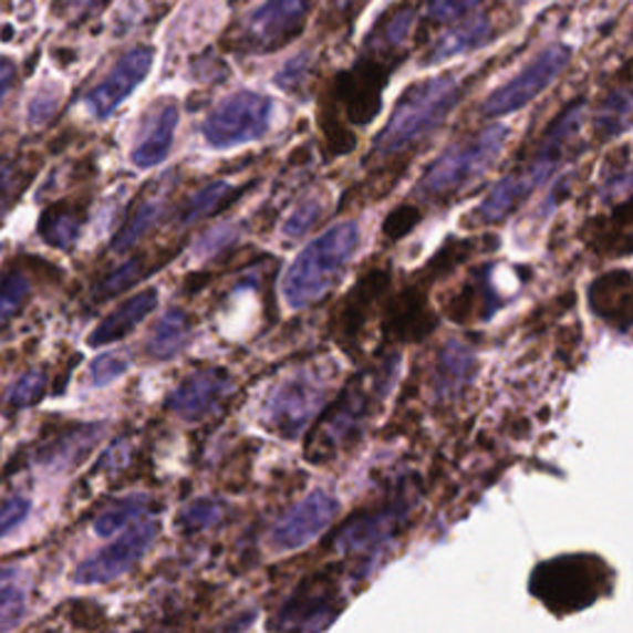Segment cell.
<instances>
[{"label": "cell", "mask_w": 633, "mask_h": 633, "mask_svg": "<svg viewBox=\"0 0 633 633\" xmlns=\"http://www.w3.org/2000/svg\"><path fill=\"white\" fill-rule=\"evenodd\" d=\"M463 97V84L456 75H436L414 82L401 94L386 126L374 139L369 164H386L414 149L428 134L448 120Z\"/></svg>", "instance_id": "cell-1"}, {"label": "cell", "mask_w": 633, "mask_h": 633, "mask_svg": "<svg viewBox=\"0 0 633 633\" xmlns=\"http://www.w3.org/2000/svg\"><path fill=\"white\" fill-rule=\"evenodd\" d=\"M582 114H584V102L569 104V107L559 114V120L550 126V132L544 134L540 149L532 156V162L527 164L522 172L500 178V181L490 188V194L480 200V206L475 208L473 214L475 224L480 226L500 224V220L515 214V210L554 174V168L562 164L569 142L574 139L579 124H582Z\"/></svg>", "instance_id": "cell-2"}, {"label": "cell", "mask_w": 633, "mask_h": 633, "mask_svg": "<svg viewBox=\"0 0 633 633\" xmlns=\"http://www.w3.org/2000/svg\"><path fill=\"white\" fill-rule=\"evenodd\" d=\"M396 364L398 356H392L386 364L374 369V372L356 376L340 394V398L324 411L322 418L316 421L312 428L308 448H304L312 463L334 458L336 453L344 450L359 436L364 421L372 414L376 398L388 388V382H392L396 372Z\"/></svg>", "instance_id": "cell-3"}, {"label": "cell", "mask_w": 633, "mask_h": 633, "mask_svg": "<svg viewBox=\"0 0 633 633\" xmlns=\"http://www.w3.org/2000/svg\"><path fill=\"white\" fill-rule=\"evenodd\" d=\"M359 248V226L354 220L340 224L326 230L316 240H312L282 280V294L290 308L302 310L310 308L316 300H322L326 292L334 288V282L342 278L346 262Z\"/></svg>", "instance_id": "cell-4"}, {"label": "cell", "mask_w": 633, "mask_h": 633, "mask_svg": "<svg viewBox=\"0 0 633 633\" xmlns=\"http://www.w3.org/2000/svg\"><path fill=\"white\" fill-rule=\"evenodd\" d=\"M505 142H508V126H488L470 139L450 146L426 168L414 194L426 200H440L466 191L495 164Z\"/></svg>", "instance_id": "cell-5"}, {"label": "cell", "mask_w": 633, "mask_h": 633, "mask_svg": "<svg viewBox=\"0 0 633 633\" xmlns=\"http://www.w3.org/2000/svg\"><path fill=\"white\" fill-rule=\"evenodd\" d=\"M326 396V382L316 366H302L272 388L262 408V426L280 438H298L310 426Z\"/></svg>", "instance_id": "cell-6"}, {"label": "cell", "mask_w": 633, "mask_h": 633, "mask_svg": "<svg viewBox=\"0 0 633 633\" xmlns=\"http://www.w3.org/2000/svg\"><path fill=\"white\" fill-rule=\"evenodd\" d=\"M310 0H266L226 35L236 52H278L298 40L308 23Z\"/></svg>", "instance_id": "cell-7"}, {"label": "cell", "mask_w": 633, "mask_h": 633, "mask_svg": "<svg viewBox=\"0 0 633 633\" xmlns=\"http://www.w3.org/2000/svg\"><path fill=\"white\" fill-rule=\"evenodd\" d=\"M272 100L258 92H238L210 112L204 124V136L216 149L258 142L270 129Z\"/></svg>", "instance_id": "cell-8"}, {"label": "cell", "mask_w": 633, "mask_h": 633, "mask_svg": "<svg viewBox=\"0 0 633 633\" xmlns=\"http://www.w3.org/2000/svg\"><path fill=\"white\" fill-rule=\"evenodd\" d=\"M158 522L152 515H144L142 520H136L134 525L126 527L124 532H120L117 540L104 547L97 554H92L77 564L75 574H72V582L82 587H97L107 584L120 579L122 574L129 572V569L139 562L144 552L149 550L156 540Z\"/></svg>", "instance_id": "cell-9"}, {"label": "cell", "mask_w": 633, "mask_h": 633, "mask_svg": "<svg viewBox=\"0 0 633 633\" xmlns=\"http://www.w3.org/2000/svg\"><path fill=\"white\" fill-rule=\"evenodd\" d=\"M569 60H572V50L567 45H550L542 50L530 65L522 68L520 75L505 82L502 87L495 90L490 97L482 102V114L485 117H505V114L520 112L525 104L540 97V94L562 75Z\"/></svg>", "instance_id": "cell-10"}, {"label": "cell", "mask_w": 633, "mask_h": 633, "mask_svg": "<svg viewBox=\"0 0 633 633\" xmlns=\"http://www.w3.org/2000/svg\"><path fill=\"white\" fill-rule=\"evenodd\" d=\"M388 75H392V70H388L386 62L374 55L359 58L350 70L336 75L334 97L340 100L346 120L354 126H369L376 120V114L382 112V97Z\"/></svg>", "instance_id": "cell-11"}, {"label": "cell", "mask_w": 633, "mask_h": 633, "mask_svg": "<svg viewBox=\"0 0 633 633\" xmlns=\"http://www.w3.org/2000/svg\"><path fill=\"white\" fill-rule=\"evenodd\" d=\"M340 512V502H336L330 492L316 490L308 498L294 505L288 515L280 517L270 532V547L276 552H298L304 544L316 540L334 515Z\"/></svg>", "instance_id": "cell-12"}, {"label": "cell", "mask_w": 633, "mask_h": 633, "mask_svg": "<svg viewBox=\"0 0 633 633\" xmlns=\"http://www.w3.org/2000/svg\"><path fill=\"white\" fill-rule=\"evenodd\" d=\"M336 616L334 589L326 577H310L294 589L278 616L280 633H320Z\"/></svg>", "instance_id": "cell-13"}, {"label": "cell", "mask_w": 633, "mask_h": 633, "mask_svg": "<svg viewBox=\"0 0 633 633\" xmlns=\"http://www.w3.org/2000/svg\"><path fill=\"white\" fill-rule=\"evenodd\" d=\"M154 65V48H136L129 55H124L114 70L104 77L97 87L87 94V110L97 120H110L117 112L120 104L139 87L152 72Z\"/></svg>", "instance_id": "cell-14"}, {"label": "cell", "mask_w": 633, "mask_h": 633, "mask_svg": "<svg viewBox=\"0 0 633 633\" xmlns=\"http://www.w3.org/2000/svg\"><path fill=\"white\" fill-rule=\"evenodd\" d=\"M234 388V376L220 366H206L198 369L191 376H186L181 384L174 388L168 396L166 406L172 414L181 416L186 421L206 418L210 411L220 406V401L228 396Z\"/></svg>", "instance_id": "cell-15"}, {"label": "cell", "mask_w": 633, "mask_h": 633, "mask_svg": "<svg viewBox=\"0 0 633 633\" xmlns=\"http://www.w3.org/2000/svg\"><path fill=\"white\" fill-rule=\"evenodd\" d=\"M589 308L601 320L626 330L633 326V276L611 270L589 284Z\"/></svg>", "instance_id": "cell-16"}, {"label": "cell", "mask_w": 633, "mask_h": 633, "mask_svg": "<svg viewBox=\"0 0 633 633\" xmlns=\"http://www.w3.org/2000/svg\"><path fill=\"white\" fill-rule=\"evenodd\" d=\"M434 314L428 312L426 298L421 294V290L411 288L398 294V298L392 302V308L386 312V322L384 330L392 340L398 342H414V340H424L426 334L434 332Z\"/></svg>", "instance_id": "cell-17"}, {"label": "cell", "mask_w": 633, "mask_h": 633, "mask_svg": "<svg viewBox=\"0 0 633 633\" xmlns=\"http://www.w3.org/2000/svg\"><path fill=\"white\" fill-rule=\"evenodd\" d=\"M178 126V107L174 100H166L156 107V112L149 117V124L144 126V132L136 142L132 152V162L139 168H154L164 162L172 152L174 132Z\"/></svg>", "instance_id": "cell-18"}, {"label": "cell", "mask_w": 633, "mask_h": 633, "mask_svg": "<svg viewBox=\"0 0 633 633\" xmlns=\"http://www.w3.org/2000/svg\"><path fill=\"white\" fill-rule=\"evenodd\" d=\"M388 284V270H372L354 284V290L346 294L344 302L336 310L334 326L340 336L344 340H352V336L362 330L364 316L369 314V308L376 302L378 294L386 290Z\"/></svg>", "instance_id": "cell-19"}, {"label": "cell", "mask_w": 633, "mask_h": 633, "mask_svg": "<svg viewBox=\"0 0 633 633\" xmlns=\"http://www.w3.org/2000/svg\"><path fill=\"white\" fill-rule=\"evenodd\" d=\"M158 304V292L154 288L144 290L139 294H134L126 302H122L117 310L104 316V320L94 326V332L90 334V346H104L124 340L136 324H139L144 316H149L154 308Z\"/></svg>", "instance_id": "cell-20"}, {"label": "cell", "mask_w": 633, "mask_h": 633, "mask_svg": "<svg viewBox=\"0 0 633 633\" xmlns=\"http://www.w3.org/2000/svg\"><path fill=\"white\" fill-rule=\"evenodd\" d=\"M492 38H495V28L488 18L485 15L470 18L463 25L448 30V33L443 35L434 48H430V52L426 55V65H440V62L463 55V52L478 50L482 45H488Z\"/></svg>", "instance_id": "cell-21"}, {"label": "cell", "mask_w": 633, "mask_h": 633, "mask_svg": "<svg viewBox=\"0 0 633 633\" xmlns=\"http://www.w3.org/2000/svg\"><path fill=\"white\" fill-rule=\"evenodd\" d=\"M82 224H84V210L65 200V204H52L42 210L38 234L50 248L68 252L75 250L82 234Z\"/></svg>", "instance_id": "cell-22"}, {"label": "cell", "mask_w": 633, "mask_h": 633, "mask_svg": "<svg viewBox=\"0 0 633 633\" xmlns=\"http://www.w3.org/2000/svg\"><path fill=\"white\" fill-rule=\"evenodd\" d=\"M40 172L35 156H0V226Z\"/></svg>", "instance_id": "cell-23"}, {"label": "cell", "mask_w": 633, "mask_h": 633, "mask_svg": "<svg viewBox=\"0 0 633 633\" xmlns=\"http://www.w3.org/2000/svg\"><path fill=\"white\" fill-rule=\"evenodd\" d=\"M162 210H164V188L146 186L144 196L136 200V206L129 214V218H126V224L120 228V234L114 236L112 248L117 252L132 250L136 242L146 236V230L156 224L158 216H162Z\"/></svg>", "instance_id": "cell-24"}, {"label": "cell", "mask_w": 633, "mask_h": 633, "mask_svg": "<svg viewBox=\"0 0 633 633\" xmlns=\"http://www.w3.org/2000/svg\"><path fill=\"white\" fill-rule=\"evenodd\" d=\"M30 604L28 574L18 567L0 569V633H10L23 624Z\"/></svg>", "instance_id": "cell-25"}, {"label": "cell", "mask_w": 633, "mask_h": 633, "mask_svg": "<svg viewBox=\"0 0 633 633\" xmlns=\"http://www.w3.org/2000/svg\"><path fill=\"white\" fill-rule=\"evenodd\" d=\"M416 20V10L411 6H396L376 20L372 33L366 38V50L372 55H392V52L404 48V42L411 33V25Z\"/></svg>", "instance_id": "cell-26"}, {"label": "cell", "mask_w": 633, "mask_h": 633, "mask_svg": "<svg viewBox=\"0 0 633 633\" xmlns=\"http://www.w3.org/2000/svg\"><path fill=\"white\" fill-rule=\"evenodd\" d=\"M250 186H230L226 181L208 184L206 188H200V191H196L191 198H188L186 206L178 210V224L194 226V224H198V220L220 214L224 208L234 206Z\"/></svg>", "instance_id": "cell-27"}, {"label": "cell", "mask_w": 633, "mask_h": 633, "mask_svg": "<svg viewBox=\"0 0 633 633\" xmlns=\"http://www.w3.org/2000/svg\"><path fill=\"white\" fill-rule=\"evenodd\" d=\"M188 336H191V316L178 308L168 310L154 324L149 342H146V354L156 359V362H166V359H174L184 350Z\"/></svg>", "instance_id": "cell-28"}, {"label": "cell", "mask_w": 633, "mask_h": 633, "mask_svg": "<svg viewBox=\"0 0 633 633\" xmlns=\"http://www.w3.org/2000/svg\"><path fill=\"white\" fill-rule=\"evenodd\" d=\"M392 527H394V517L388 512L356 517V520L342 527L334 544L344 552H362L382 542L384 537L392 532Z\"/></svg>", "instance_id": "cell-29"}, {"label": "cell", "mask_w": 633, "mask_h": 633, "mask_svg": "<svg viewBox=\"0 0 633 633\" xmlns=\"http://www.w3.org/2000/svg\"><path fill=\"white\" fill-rule=\"evenodd\" d=\"M166 260H152L149 256H136L129 262H124L122 268L110 272L107 278L100 280L97 288H94V300H110L117 298L120 292L134 288L136 282H142L146 276H152L158 268L164 266Z\"/></svg>", "instance_id": "cell-30"}, {"label": "cell", "mask_w": 633, "mask_h": 633, "mask_svg": "<svg viewBox=\"0 0 633 633\" xmlns=\"http://www.w3.org/2000/svg\"><path fill=\"white\" fill-rule=\"evenodd\" d=\"M633 122V92L619 90L611 92L609 97L599 104L594 126L601 139H609V136H616L626 129Z\"/></svg>", "instance_id": "cell-31"}, {"label": "cell", "mask_w": 633, "mask_h": 633, "mask_svg": "<svg viewBox=\"0 0 633 633\" xmlns=\"http://www.w3.org/2000/svg\"><path fill=\"white\" fill-rule=\"evenodd\" d=\"M144 515H149V500H146L144 495H129V498L112 502L110 508L94 520V530L102 537L120 535L136 520H142Z\"/></svg>", "instance_id": "cell-32"}, {"label": "cell", "mask_w": 633, "mask_h": 633, "mask_svg": "<svg viewBox=\"0 0 633 633\" xmlns=\"http://www.w3.org/2000/svg\"><path fill=\"white\" fill-rule=\"evenodd\" d=\"M30 294H33V282L25 276V270L8 268L6 276L0 278V330H6L23 312Z\"/></svg>", "instance_id": "cell-33"}, {"label": "cell", "mask_w": 633, "mask_h": 633, "mask_svg": "<svg viewBox=\"0 0 633 633\" xmlns=\"http://www.w3.org/2000/svg\"><path fill=\"white\" fill-rule=\"evenodd\" d=\"M45 392H48V376L42 372H28L8 388L6 401L8 406L13 408H25L38 404V401L45 396Z\"/></svg>", "instance_id": "cell-34"}, {"label": "cell", "mask_w": 633, "mask_h": 633, "mask_svg": "<svg viewBox=\"0 0 633 633\" xmlns=\"http://www.w3.org/2000/svg\"><path fill=\"white\" fill-rule=\"evenodd\" d=\"M468 366H470V354L466 352V346L458 342H450L440 354V364H438L440 384L446 388H450L453 384H460L463 378H466Z\"/></svg>", "instance_id": "cell-35"}, {"label": "cell", "mask_w": 633, "mask_h": 633, "mask_svg": "<svg viewBox=\"0 0 633 633\" xmlns=\"http://www.w3.org/2000/svg\"><path fill=\"white\" fill-rule=\"evenodd\" d=\"M220 517H224V508L216 500H196L178 517V525L186 532H200L214 527Z\"/></svg>", "instance_id": "cell-36"}, {"label": "cell", "mask_w": 633, "mask_h": 633, "mask_svg": "<svg viewBox=\"0 0 633 633\" xmlns=\"http://www.w3.org/2000/svg\"><path fill=\"white\" fill-rule=\"evenodd\" d=\"M58 107H60V92L50 87L40 90L28 107V124L40 129V126H45L52 120V114L58 112Z\"/></svg>", "instance_id": "cell-37"}, {"label": "cell", "mask_w": 633, "mask_h": 633, "mask_svg": "<svg viewBox=\"0 0 633 633\" xmlns=\"http://www.w3.org/2000/svg\"><path fill=\"white\" fill-rule=\"evenodd\" d=\"M126 369H129V362L122 354H102L92 362V384L94 386H107L114 378H120Z\"/></svg>", "instance_id": "cell-38"}, {"label": "cell", "mask_w": 633, "mask_h": 633, "mask_svg": "<svg viewBox=\"0 0 633 633\" xmlns=\"http://www.w3.org/2000/svg\"><path fill=\"white\" fill-rule=\"evenodd\" d=\"M418 220H421V210L418 208H414V206H398L384 220V236L392 238V240H401V238L408 236L411 230L416 228Z\"/></svg>", "instance_id": "cell-39"}, {"label": "cell", "mask_w": 633, "mask_h": 633, "mask_svg": "<svg viewBox=\"0 0 633 633\" xmlns=\"http://www.w3.org/2000/svg\"><path fill=\"white\" fill-rule=\"evenodd\" d=\"M322 218V204L320 200H310V204H302L284 224V236L290 238H302L310 228L316 226V220Z\"/></svg>", "instance_id": "cell-40"}, {"label": "cell", "mask_w": 633, "mask_h": 633, "mask_svg": "<svg viewBox=\"0 0 633 633\" xmlns=\"http://www.w3.org/2000/svg\"><path fill=\"white\" fill-rule=\"evenodd\" d=\"M28 512H30V500L23 498V495H15V498H8L0 505V540L13 532L18 525H23Z\"/></svg>", "instance_id": "cell-41"}, {"label": "cell", "mask_w": 633, "mask_h": 633, "mask_svg": "<svg viewBox=\"0 0 633 633\" xmlns=\"http://www.w3.org/2000/svg\"><path fill=\"white\" fill-rule=\"evenodd\" d=\"M480 3L482 0H434L428 6V18L436 20V23H450V20L463 18Z\"/></svg>", "instance_id": "cell-42"}, {"label": "cell", "mask_w": 633, "mask_h": 633, "mask_svg": "<svg viewBox=\"0 0 633 633\" xmlns=\"http://www.w3.org/2000/svg\"><path fill=\"white\" fill-rule=\"evenodd\" d=\"M308 75V58H298V60H292L290 65H284V70L278 75V84L284 90H292L294 84H300L302 77Z\"/></svg>", "instance_id": "cell-43"}, {"label": "cell", "mask_w": 633, "mask_h": 633, "mask_svg": "<svg viewBox=\"0 0 633 633\" xmlns=\"http://www.w3.org/2000/svg\"><path fill=\"white\" fill-rule=\"evenodd\" d=\"M13 80H15V62L8 58H0V102H3Z\"/></svg>", "instance_id": "cell-44"}, {"label": "cell", "mask_w": 633, "mask_h": 633, "mask_svg": "<svg viewBox=\"0 0 633 633\" xmlns=\"http://www.w3.org/2000/svg\"><path fill=\"white\" fill-rule=\"evenodd\" d=\"M70 3L75 6V8H82V10H94V8L107 6L110 0H70Z\"/></svg>", "instance_id": "cell-45"}, {"label": "cell", "mask_w": 633, "mask_h": 633, "mask_svg": "<svg viewBox=\"0 0 633 633\" xmlns=\"http://www.w3.org/2000/svg\"><path fill=\"white\" fill-rule=\"evenodd\" d=\"M332 3L336 10H340V13H352L359 0H332Z\"/></svg>", "instance_id": "cell-46"}, {"label": "cell", "mask_w": 633, "mask_h": 633, "mask_svg": "<svg viewBox=\"0 0 633 633\" xmlns=\"http://www.w3.org/2000/svg\"><path fill=\"white\" fill-rule=\"evenodd\" d=\"M48 633H55V631H48Z\"/></svg>", "instance_id": "cell-47"}]
</instances>
